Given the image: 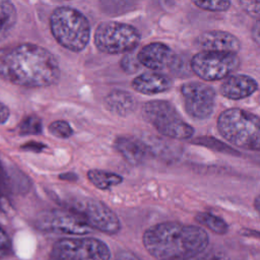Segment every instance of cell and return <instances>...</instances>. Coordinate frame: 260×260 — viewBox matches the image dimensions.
I'll return each mask as SVG.
<instances>
[{"mask_svg":"<svg viewBox=\"0 0 260 260\" xmlns=\"http://www.w3.org/2000/svg\"><path fill=\"white\" fill-rule=\"evenodd\" d=\"M259 117L248 111L232 108L223 111L217 118L220 135L232 144L248 149H260Z\"/></svg>","mask_w":260,"mask_h":260,"instance_id":"3","label":"cell"},{"mask_svg":"<svg viewBox=\"0 0 260 260\" xmlns=\"http://www.w3.org/2000/svg\"><path fill=\"white\" fill-rule=\"evenodd\" d=\"M43 130L42 120L38 116H27L18 126V131L22 135L40 134Z\"/></svg>","mask_w":260,"mask_h":260,"instance_id":"22","label":"cell"},{"mask_svg":"<svg viewBox=\"0 0 260 260\" xmlns=\"http://www.w3.org/2000/svg\"><path fill=\"white\" fill-rule=\"evenodd\" d=\"M9 114V109L7 108V106L0 102V124H3L7 121Z\"/></svg>","mask_w":260,"mask_h":260,"instance_id":"33","label":"cell"},{"mask_svg":"<svg viewBox=\"0 0 260 260\" xmlns=\"http://www.w3.org/2000/svg\"><path fill=\"white\" fill-rule=\"evenodd\" d=\"M50 27L56 41L70 51H82L89 41L90 25L87 18L80 11L68 6L53 11Z\"/></svg>","mask_w":260,"mask_h":260,"instance_id":"4","label":"cell"},{"mask_svg":"<svg viewBox=\"0 0 260 260\" xmlns=\"http://www.w3.org/2000/svg\"><path fill=\"white\" fill-rule=\"evenodd\" d=\"M139 64L137 57H134L133 55H126L121 61L122 69L128 73L136 72L139 69Z\"/></svg>","mask_w":260,"mask_h":260,"instance_id":"29","label":"cell"},{"mask_svg":"<svg viewBox=\"0 0 260 260\" xmlns=\"http://www.w3.org/2000/svg\"><path fill=\"white\" fill-rule=\"evenodd\" d=\"M139 41L140 35L134 26L117 21L102 22L94 32L96 48L107 54L130 52Z\"/></svg>","mask_w":260,"mask_h":260,"instance_id":"7","label":"cell"},{"mask_svg":"<svg viewBox=\"0 0 260 260\" xmlns=\"http://www.w3.org/2000/svg\"><path fill=\"white\" fill-rule=\"evenodd\" d=\"M11 252V242L8 235L0 226V258L7 256Z\"/></svg>","mask_w":260,"mask_h":260,"instance_id":"30","label":"cell"},{"mask_svg":"<svg viewBox=\"0 0 260 260\" xmlns=\"http://www.w3.org/2000/svg\"><path fill=\"white\" fill-rule=\"evenodd\" d=\"M7 184L10 193H24L29 189L30 183L24 174L14 168H5Z\"/></svg>","mask_w":260,"mask_h":260,"instance_id":"20","label":"cell"},{"mask_svg":"<svg viewBox=\"0 0 260 260\" xmlns=\"http://www.w3.org/2000/svg\"><path fill=\"white\" fill-rule=\"evenodd\" d=\"M46 146L43 143L40 142H36V141H29L28 143L24 144L21 146L22 149H26V150H31V151H42Z\"/></svg>","mask_w":260,"mask_h":260,"instance_id":"32","label":"cell"},{"mask_svg":"<svg viewBox=\"0 0 260 260\" xmlns=\"http://www.w3.org/2000/svg\"><path fill=\"white\" fill-rule=\"evenodd\" d=\"M195 44L202 51L237 53L241 44L239 39L231 32L223 30H208L199 35Z\"/></svg>","mask_w":260,"mask_h":260,"instance_id":"12","label":"cell"},{"mask_svg":"<svg viewBox=\"0 0 260 260\" xmlns=\"http://www.w3.org/2000/svg\"><path fill=\"white\" fill-rule=\"evenodd\" d=\"M108 246L94 238H65L57 241L51 251L52 260H110Z\"/></svg>","mask_w":260,"mask_h":260,"instance_id":"8","label":"cell"},{"mask_svg":"<svg viewBox=\"0 0 260 260\" xmlns=\"http://www.w3.org/2000/svg\"><path fill=\"white\" fill-rule=\"evenodd\" d=\"M195 220L209 229L215 234L223 235L228 232L229 225L228 223L219 216L214 215L209 212H199L195 215Z\"/></svg>","mask_w":260,"mask_h":260,"instance_id":"21","label":"cell"},{"mask_svg":"<svg viewBox=\"0 0 260 260\" xmlns=\"http://www.w3.org/2000/svg\"><path fill=\"white\" fill-rule=\"evenodd\" d=\"M17 13L10 0H0V42L5 39L16 23Z\"/></svg>","mask_w":260,"mask_h":260,"instance_id":"18","label":"cell"},{"mask_svg":"<svg viewBox=\"0 0 260 260\" xmlns=\"http://www.w3.org/2000/svg\"><path fill=\"white\" fill-rule=\"evenodd\" d=\"M194 143L196 144H200V145H204L206 147H209V148H212V149H215V150H218V151H222V152H225V153H232V154H236L238 153L237 151H235L232 147L228 146L226 144L218 141L217 139L213 138V137H198L196 138L194 141Z\"/></svg>","mask_w":260,"mask_h":260,"instance_id":"24","label":"cell"},{"mask_svg":"<svg viewBox=\"0 0 260 260\" xmlns=\"http://www.w3.org/2000/svg\"><path fill=\"white\" fill-rule=\"evenodd\" d=\"M62 200V205L66 209L80 216L91 229L109 235L120 231L119 218L102 201L77 195H69Z\"/></svg>","mask_w":260,"mask_h":260,"instance_id":"5","label":"cell"},{"mask_svg":"<svg viewBox=\"0 0 260 260\" xmlns=\"http://www.w3.org/2000/svg\"><path fill=\"white\" fill-rule=\"evenodd\" d=\"M208 243V235L200 226L175 221L154 224L143 234V245L156 260H189L203 252Z\"/></svg>","mask_w":260,"mask_h":260,"instance_id":"2","label":"cell"},{"mask_svg":"<svg viewBox=\"0 0 260 260\" xmlns=\"http://www.w3.org/2000/svg\"><path fill=\"white\" fill-rule=\"evenodd\" d=\"M36 226L44 232L64 235H86L90 226L77 214L68 209H51L41 212L36 219Z\"/></svg>","mask_w":260,"mask_h":260,"instance_id":"10","label":"cell"},{"mask_svg":"<svg viewBox=\"0 0 260 260\" xmlns=\"http://www.w3.org/2000/svg\"><path fill=\"white\" fill-rule=\"evenodd\" d=\"M87 178L94 187L101 190H108L119 185L123 178L115 173H110L102 170H90L87 172Z\"/></svg>","mask_w":260,"mask_h":260,"instance_id":"19","label":"cell"},{"mask_svg":"<svg viewBox=\"0 0 260 260\" xmlns=\"http://www.w3.org/2000/svg\"><path fill=\"white\" fill-rule=\"evenodd\" d=\"M172 55L173 53L167 45L156 42L144 46L137 54V60L151 70H161L168 66Z\"/></svg>","mask_w":260,"mask_h":260,"instance_id":"13","label":"cell"},{"mask_svg":"<svg viewBox=\"0 0 260 260\" xmlns=\"http://www.w3.org/2000/svg\"><path fill=\"white\" fill-rule=\"evenodd\" d=\"M106 108L115 115L128 116L136 109L137 103L132 94L124 90H113L105 98Z\"/></svg>","mask_w":260,"mask_h":260,"instance_id":"17","label":"cell"},{"mask_svg":"<svg viewBox=\"0 0 260 260\" xmlns=\"http://www.w3.org/2000/svg\"><path fill=\"white\" fill-rule=\"evenodd\" d=\"M115 260H141V259L138 258L134 253L130 251L122 250L116 254Z\"/></svg>","mask_w":260,"mask_h":260,"instance_id":"31","label":"cell"},{"mask_svg":"<svg viewBox=\"0 0 260 260\" xmlns=\"http://www.w3.org/2000/svg\"><path fill=\"white\" fill-rule=\"evenodd\" d=\"M172 80L159 73H143L135 77L132 87L143 94H155L167 91L172 86Z\"/></svg>","mask_w":260,"mask_h":260,"instance_id":"16","label":"cell"},{"mask_svg":"<svg viewBox=\"0 0 260 260\" xmlns=\"http://www.w3.org/2000/svg\"><path fill=\"white\" fill-rule=\"evenodd\" d=\"M143 118L160 134L174 139L192 137L194 129L186 123L176 108L167 101H150L142 107Z\"/></svg>","mask_w":260,"mask_h":260,"instance_id":"6","label":"cell"},{"mask_svg":"<svg viewBox=\"0 0 260 260\" xmlns=\"http://www.w3.org/2000/svg\"><path fill=\"white\" fill-rule=\"evenodd\" d=\"M258 89L257 81L243 74L228 77L220 86V93L231 100H241L254 93Z\"/></svg>","mask_w":260,"mask_h":260,"instance_id":"15","label":"cell"},{"mask_svg":"<svg viewBox=\"0 0 260 260\" xmlns=\"http://www.w3.org/2000/svg\"><path fill=\"white\" fill-rule=\"evenodd\" d=\"M186 112L195 119H207L214 110L215 91L202 82H187L181 87Z\"/></svg>","mask_w":260,"mask_h":260,"instance_id":"11","label":"cell"},{"mask_svg":"<svg viewBox=\"0 0 260 260\" xmlns=\"http://www.w3.org/2000/svg\"><path fill=\"white\" fill-rule=\"evenodd\" d=\"M241 8L251 17L259 16V0H239Z\"/></svg>","mask_w":260,"mask_h":260,"instance_id":"28","label":"cell"},{"mask_svg":"<svg viewBox=\"0 0 260 260\" xmlns=\"http://www.w3.org/2000/svg\"><path fill=\"white\" fill-rule=\"evenodd\" d=\"M49 131L51 132V134L59 138H68L73 134V129L71 128V126L67 122L62 120L54 121L53 123H51L49 126Z\"/></svg>","mask_w":260,"mask_h":260,"instance_id":"27","label":"cell"},{"mask_svg":"<svg viewBox=\"0 0 260 260\" xmlns=\"http://www.w3.org/2000/svg\"><path fill=\"white\" fill-rule=\"evenodd\" d=\"M60 68L55 56L35 44L0 49V77L24 87H45L57 82Z\"/></svg>","mask_w":260,"mask_h":260,"instance_id":"1","label":"cell"},{"mask_svg":"<svg viewBox=\"0 0 260 260\" xmlns=\"http://www.w3.org/2000/svg\"><path fill=\"white\" fill-rule=\"evenodd\" d=\"M196 6L208 11H225L231 6V0H191Z\"/></svg>","mask_w":260,"mask_h":260,"instance_id":"23","label":"cell"},{"mask_svg":"<svg viewBox=\"0 0 260 260\" xmlns=\"http://www.w3.org/2000/svg\"><path fill=\"white\" fill-rule=\"evenodd\" d=\"M59 178L61 180H69V181H73V180H76L77 177L75 176V174H71V173H66V174H61L59 176Z\"/></svg>","mask_w":260,"mask_h":260,"instance_id":"34","label":"cell"},{"mask_svg":"<svg viewBox=\"0 0 260 260\" xmlns=\"http://www.w3.org/2000/svg\"><path fill=\"white\" fill-rule=\"evenodd\" d=\"M116 150L131 165L142 164L149 154L148 146L132 136H119L114 142Z\"/></svg>","mask_w":260,"mask_h":260,"instance_id":"14","label":"cell"},{"mask_svg":"<svg viewBox=\"0 0 260 260\" xmlns=\"http://www.w3.org/2000/svg\"><path fill=\"white\" fill-rule=\"evenodd\" d=\"M10 193L8 184H7V179H6V174H5V169L3 164L0 161V209L2 211H6L8 208V194Z\"/></svg>","mask_w":260,"mask_h":260,"instance_id":"26","label":"cell"},{"mask_svg":"<svg viewBox=\"0 0 260 260\" xmlns=\"http://www.w3.org/2000/svg\"><path fill=\"white\" fill-rule=\"evenodd\" d=\"M259 197H256V199H255V208L257 209V210H259Z\"/></svg>","mask_w":260,"mask_h":260,"instance_id":"35","label":"cell"},{"mask_svg":"<svg viewBox=\"0 0 260 260\" xmlns=\"http://www.w3.org/2000/svg\"><path fill=\"white\" fill-rule=\"evenodd\" d=\"M168 66L177 75H189V72L191 70L188 60L178 55H172Z\"/></svg>","mask_w":260,"mask_h":260,"instance_id":"25","label":"cell"},{"mask_svg":"<svg viewBox=\"0 0 260 260\" xmlns=\"http://www.w3.org/2000/svg\"><path fill=\"white\" fill-rule=\"evenodd\" d=\"M240 64L236 53L201 51L190 61L191 70L201 79L207 81L219 80L228 77Z\"/></svg>","mask_w":260,"mask_h":260,"instance_id":"9","label":"cell"}]
</instances>
